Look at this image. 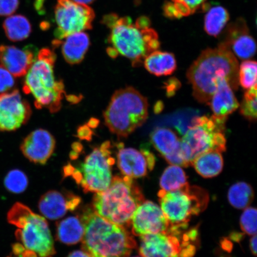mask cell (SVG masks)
Wrapping results in <instances>:
<instances>
[{
    "instance_id": "obj_1",
    "label": "cell",
    "mask_w": 257,
    "mask_h": 257,
    "mask_svg": "<svg viewBox=\"0 0 257 257\" xmlns=\"http://www.w3.org/2000/svg\"><path fill=\"white\" fill-rule=\"evenodd\" d=\"M239 63L235 56L223 43L208 48L192 64L186 76L191 83L193 95L197 101L208 105L221 78L227 80L233 90L239 87Z\"/></svg>"
},
{
    "instance_id": "obj_2",
    "label": "cell",
    "mask_w": 257,
    "mask_h": 257,
    "mask_svg": "<svg viewBox=\"0 0 257 257\" xmlns=\"http://www.w3.org/2000/svg\"><path fill=\"white\" fill-rule=\"evenodd\" d=\"M103 22L111 30L108 39L110 48L117 56L120 54L130 59L134 66L140 65L147 56L160 48L158 34L144 16L134 24L130 18L111 14L105 16Z\"/></svg>"
},
{
    "instance_id": "obj_3",
    "label": "cell",
    "mask_w": 257,
    "mask_h": 257,
    "mask_svg": "<svg viewBox=\"0 0 257 257\" xmlns=\"http://www.w3.org/2000/svg\"><path fill=\"white\" fill-rule=\"evenodd\" d=\"M81 220L82 250L90 257H130L137 246L126 228L106 220L91 209L83 213Z\"/></svg>"
},
{
    "instance_id": "obj_4",
    "label": "cell",
    "mask_w": 257,
    "mask_h": 257,
    "mask_svg": "<svg viewBox=\"0 0 257 257\" xmlns=\"http://www.w3.org/2000/svg\"><path fill=\"white\" fill-rule=\"evenodd\" d=\"M144 201L143 193L133 179L115 176L105 190L96 193L92 205L99 216L125 227L130 226L135 211Z\"/></svg>"
},
{
    "instance_id": "obj_5",
    "label": "cell",
    "mask_w": 257,
    "mask_h": 257,
    "mask_svg": "<svg viewBox=\"0 0 257 257\" xmlns=\"http://www.w3.org/2000/svg\"><path fill=\"white\" fill-rule=\"evenodd\" d=\"M56 60V54L52 50L47 48L41 49L26 74L23 86L26 94L33 95L35 107L47 108L51 113L60 110L65 94L62 80H56L54 75Z\"/></svg>"
},
{
    "instance_id": "obj_6",
    "label": "cell",
    "mask_w": 257,
    "mask_h": 257,
    "mask_svg": "<svg viewBox=\"0 0 257 257\" xmlns=\"http://www.w3.org/2000/svg\"><path fill=\"white\" fill-rule=\"evenodd\" d=\"M147 99L133 87L117 90L104 112L106 126L118 138H127L146 121Z\"/></svg>"
},
{
    "instance_id": "obj_7",
    "label": "cell",
    "mask_w": 257,
    "mask_h": 257,
    "mask_svg": "<svg viewBox=\"0 0 257 257\" xmlns=\"http://www.w3.org/2000/svg\"><path fill=\"white\" fill-rule=\"evenodd\" d=\"M8 220L18 228L16 238L27 251L39 257H52L55 254L53 237L44 217L17 202L9 211Z\"/></svg>"
},
{
    "instance_id": "obj_8",
    "label": "cell",
    "mask_w": 257,
    "mask_h": 257,
    "mask_svg": "<svg viewBox=\"0 0 257 257\" xmlns=\"http://www.w3.org/2000/svg\"><path fill=\"white\" fill-rule=\"evenodd\" d=\"M226 118L212 115L211 117H197L192 120L191 126L181 140L182 153L189 166L202 154L210 151L220 153L226 151L224 131Z\"/></svg>"
},
{
    "instance_id": "obj_9",
    "label": "cell",
    "mask_w": 257,
    "mask_h": 257,
    "mask_svg": "<svg viewBox=\"0 0 257 257\" xmlns=\"http://www.w3.org/2000/svg\"><path fill=\"white\" fill-rule=\"evenodd\" d=\"M111 149L110 141H105L95 148L78 168L70 164L65 166L64 176L71 177L85 192L105 190L111 182L112 167L115 163Z\"/></svg>"
},
{
    "instance_id": "obj_10",
    "label": "cell",
    "mask_w": 257,
    "mask_h": 257,
    "mask_svg": "<svg viewBox=\"0 0 257 257\" xmlns=\"http://www.w3.org/2000/svg\"><path fill=\"white\" fill-rule=\"evenodd\" d=\"M160 208L173 225L188 226L192 217L207 207L209 197L206 191L197 186L186 185L172 191H159Z\"/></svg>"
},
{
    "instance_id": "obj_11",
    "label": "cell",
    "mask_w": 257,
    "mask_h": 257,
    "mask_svg": "<svg viewBox=\"0 0 257 257\" xmlns=\"http://www.w3.org/2000/svg\"><path fill=\"white\" fill-rule=\"evenodd\" d=\"M95 13L88 5L79 4L72 0H57L55 20L57 28L54 36L57 40L76 32L91 30Z\"/></svg>"
},
{
    "instance_id": "obj_12",
    "label": "cell",
    "mask_w": 257,
    "mask_h": 257,
    "mask_svg": "<svg viewBox=\"0 0 257 257\" xmlns=\"http://www.w3.org/2000/svg\"><path fill=\"white\" fill-rule=\"evenodd\" d=\"M32 114L27 100L17 89L0 95V131H14L27 123Z\"/></svg>"
},
{
    "instance_id": "obj_13",
    "label": "cell",
    "mask_w": 257,
    "mask_h": 257,
    "mask_svg": "<svg viewBox=\"0 0 257 257\" xmlns=\"http://www.w3.org/2000/svg\"><path fill=\"white\" fill-rule=\"evenodd\" d=\"M131 224L136 236L168 232L171 224L158 205L150 201H144L137 208Z\"/></svg>"
},
{
    "instance_id": "obj_14",
    "label": "cell",
    "mask_w": 257,
    "mask_h": 257,
    "mask_svg": "<svg viewBox=\"0 0 257 257\" xmlns=\"http://www.w3.org/2000/svg\"><path fill=\"white\" fill-rule=\"evenodd\" d=\"M117 166L122 175L132 179L143 178L152 172L155 166L154 154L147 149L141 151L124 148L123 144L118 146Z\"/></svg>"
},
{
    "instance_id": "obj_15",
    "label": "cell",
    "mask_w": 257,
    "mask_h": 257,
    "mask_svg": "<svg viewBox=\"0 0 257 257\" xmlns=\"http://www.w3.org/2000/svg\"><path fill=\"white\" fill-rule=\"evenodd\" d=\"M55 147V138L49 132L40 128L25 138L21 149L31 162L45 165L53 155Z\"/></svg>"
},
{
    "instance_id": "obj_16",
    "label": "cell",
    "mask_w": 257,
    "mask_h": 257,
    "mask_svg": "<svg viewBox=\"0 0 257 257\" xmlns=\"http://www.w3.org/2000/svg\"><path fill=\"white\" fill-rule=\"evenodd\" d=\"M36 48L28 46L22 48L2 45L0 46L2 66L15 77L26 75L37 56Z\"/></svg>"
},
{
    "instance_id": "obj_17",
    "label": "cell",
    "mask_w": 257,
    "mask_h": 257,
    "mask_svg": "<svg viewBox=\"0 0 257 257\" xmlns=\"http://www.w3.org/2000/svg\"><path fill=\"white\" fill-rule=\"evenodd\" d=\"M153 146L171 165L189 166L182 153L181 140L172 130L157 128L150 136Z\"/></svg>"
},
{
    "instance_id": "obj_18",
    "label": "cell",
    "mask_w": 257,
    "mask_h": 257,
    "mask_svg": "<svg viewBox=\"0 0 257 257\" xmlns=\"http://www.w3.org/2000/svg\"><path fill=\"white\" fill-rule=\"evenodd\" d=\"M223 44L234 56L242 60L249 59L256 53L255 41L249 35L248 27L242 19H237L229 25Z\"/></svg>"
},
{
    "instance_id": "obj_19",
    "label": "cell",
    "mask_w": 257,
    "mask_h": 257,
    "mask_svg": "<svg viewBox=\"0 0 257 257\" xmlns=\"http://www.w3.org/2000/svg\"><path fill=\"white\" fill-rule=\"evenodd\" d=\"M81 199L72 193L62 194L56 191H48L42 196L39 209L43 216L50 220L62 218L69 211L78 207Z\"/></svg>"
},
{
    "instance_id": "obj_20",
    "label": "cell",
    "mask_w": 257,
    "mask_h": 257,
    "mask_svg": "<svg viewBox=\"0 0 257 257\" xmlns=\"http://www.w3.org/2000/svg\"><path fill=\"white\" fill-rule=\"evenodd\" d=\"M216 86V91L208 105H210L214 116L227 118L228 115L239 107V104L226 79L218 80Z\"/></svg>"
},
{
    "instance_id": "obj_21",
    "label": "cell",
    "mask_w": 257,
    "mask_h": 257,
    "mask_svg": "<svg viewBox=\"0 0 257 257\" xmlns=\"http://www.w3.org/2000/svg\"><path fill=\"white\" fill-rule=\"evenodd\" d=\"M63 40H54L53 46H62V54L67 63L77 64L82 62L90 46L89 35L83 32H76Z\"/></svg>"
},
{
    "instance_id": "obj_22",
    "label": "cell",
    "mask_w": 257,
    "mask_h": 257,
    "mask_svg": "<svg viewBox=\"0 0 257 257\" xmlns=\"http://www.w3.org/2000/svg\"><path fill=\"white\" fill-rule=\"evenodd\" d=\"M143 62L148 71L157 76L172 75L177 68L176 60L173 54L159 50L150 53Z\"/></svg>"
},
{
    "instance_id": "obj_23",
    "label": "cell",
    "mask_w": 257,
    "mask_h": 257,
    "mask_svg": "<svg viewBox=\"0 0 257 257\" xmlns=\"http://www.w3.org/2000/svg\"><path fill=\"white\" fill-rule=\"evenodd\" d=\"M223 165L222 155L217 151L202 154L191 163L198 174L205 178H214L219 175L222 171Z\"/></svg>"
},
{
    "instance_id": "obj_24",
    "label": "cell",
    "mask_w": 257,
    "mask_h": 257,
    "mask_svg": "<svg viewBox=\"0 0 257 257\" xmlns=\"http://www.w3.org/2000/svg\"><path fill=\"white\" fill-rule=\"evenodd\" d=\"M84 226L78 217H69L57 224V237L61 242L74 245L82 240Z\"/></svg>"
},
{
    "instance_id": "obj_25",
    "label": "cell",
    "mask_w": 257,
    "mask_h": 257,
    "mask_svg": "<svg viewBox=\"0 0 257 257\" xmlns=\"http://www.w3.org/2000/svg\"><path fill=\"white\" fill-rule=\"evenodd\" d=\"M208 0H170L164 6L167 17L179 19L207 9Z\"/></svg>"
},
{
    "instance_id": "obj_26",
    "label": "cell",
    "mask_w": 257,
    "mask_h": 257,
    "mask_svg": "<svg viewBox=\"0 0 257 257\" xmlns=\"http://www.w3.org/2000/svg\"><path fill=\"white\" fill-rule=\"evenodd\" d=\"M6 36L12 41H21L27 39L31 33L30 21L25 16L18 15L9 16L3 23Z\"/></svg>"
},
{
    "instance_id": "obj_27",
    "label": "cell",
    "mask_w": 257,
    "mask_h": 257,
    "mask_svg": "<svg viewBox=\"0 0 257 257\" xmlns=\"http://www.w3.org/2000/svg\"><path fill=\"white\" fill-rule=\"evenodd\" d=\"M229 14L221 6H215L209 9L204 19V30L213 37H217L229 21Z\"/></svg>"
},
{
    "instance_id": "obj_28",
    "label": "cell",
    "mask_w": 257,
    "mask_h": 257,
    "mask_svg": "<svg viewBox=\"0 0 257 257\" xmlns=\"http://www.w3.org/2000/svg\"><path fill=\"white\" fill-rule=\"evenodd\" d=\"M252 186L246 182H239L233 184L228 191V201L232 207L243 210L248 207L253 201Z\"/></svg>"
},
{
    "instance_id": "obj_29",
    "label": "cell",
    "mask_w": 257,
    "mask_h": 257,
    "mask_svg": "<svg viewBox=\"0 0 257 257\" xmlns=\"http://www.w3.org/2000/svg\"><path fill=\"white\" fill-rule=\"evenodd\" d=\"M188 184L187 176L181 166L171 165L164 171L160 180L161 189L172 191Z\"/></svg>"
},
{
    "instance_id": "obj_30",
    "label": "cell",
    "mask_w": 257,
    "mask_h": 257,
    "mask_svg": "<svg viewBox=\"0 0 257 257\" xmlns=\"http://www.w3.org/2000/svg\"><path fill=\"white\" fill-rule=\"evenodd\" d=\"M256 85L248 89L244 94L240 107V112L246 119L255 121L257 114Z\"/></svg>"
},
{
    "instance_id": "obj_31",
    "label": "cell",
    "mask_w": 257,
    "mask_h": 257,
    "mask_svg": "<svg viewBox=\"0 0 257 257\" xmlns=\"http://www.w3.org/2000/svg\"><path fill=\"white\" fill-rule=\"evenodd\" d=\"M256 62L251 60H246L239 66V83L244 89L256 85Z\"/></svg>"
},
{
    "instance_id": "obj_32",
    "label": "cell",
    "mask_w": 257,
    "mask_h": 257,
    "mask_svg": "<svg viewBox=\"0 0 257 257\" xmlns=\"http://www.w3.org/2000/svg\"><path fill=\"white\" fill-rule=\"evenodd\" d=\"M6 189L15 194H20L26 190L28 185L27 175L21 170L15 169L9 172L5 179Z\"/></svg>"
},
{
    "instance_id": "obj_33",
    "label": "cell",
    "mask_w": 257,
    "mask_h": 257,
    "mask_svg": "<svg viewBox=\"0 0 257 257\" xmlns=\"http://www.w3.org/2000/svg\"><path fill=\"white\" fill-rule=\"evenodd\" d=\"M256 209L246 208L240 218V225L244 233L253 236L256 234Z\"/></svg>"
},
{
    "instance_id": "obj_34",
    "label": "cell",
    "mask_w": 257,
    "mask_h": 257,
    "mask_svg": "<svg viewBox=\"0 0 257 257\" xmlns=\"http://www.w3.org/2000/svg\"><path fill=\"white\" fill-rule=\"evenodd\" d=\"M15 85L14 76L5 67L0 66V95L9 92Z\"/></svg>"
},
{
    "instance_id": "obj_35",
    "label": "cell",
    "mask_w": 257,
    "mask_h": 257,
    "mask_svg": "<svg viewBox=\"0 0 257 257\" xmlns=\"http://www.w3.org/2000/svg\"><path fill=\"white\" fill-rule=\"evenodd\" d=\"M19 6V0H0V16H11Z\"/></svg>"
},
{
    "instance_id": "obj_36",
    "label": "cell",
    "mask_w": 257,
    "mask_h": 257,
    "mask_svg": "<svg viewBox=\"0 0 257 257\" xmlns=\"http://www.w3.org/2000/svg\"><path fill=\"white\" fill-rule=\"evenodd\" d=\"M92 135L91 127L88 124L80 127L78 131V137L81 140L90 141L91 140Z\"/></svg>"
},
{
    "instance_id": "obj_37",
    "label": "cell",
    "mask_w": 257,
    "mask_h": 257,
    "mask_svg": "<svg viewBox=\"0 0 257 257\" xmlns=\"http://www.w3.org/2000/svg\"><path fill=\"white\" fill-rule=\"evenodd\" d=\"M256 234L253 235L250 240L249 247L253 255H256Z\"/></svg>"
},
{
    "instance_id": "obj_38",
    "label": "cell",
    "mask_w": 257,
    "mask_h": 257,
    "mask_svg": "<svg viewBox=\"0 0 257 257\" xmlns=\"http://www.w3.org/2000/svg\"><path fill=\"white\" fill-rule=\"evenodd\" d=\"M67 257H90L84 250H75L70 253Z\"/></svg>"
},
{
    "instance_id": "obj_39",
    "label": "cell",
    "mask_w": 257,
    "mask_h": 257,
    "mask_svg": "<svg viewBox=\"0 0 257 257\" xmlns=\"http://www.w3.org/2000/svg\"><path fill=\"white\" fill-rule=\"evenodd\" d=\"M72 1L79 3V4L87 5L91 4V3L95 2V0H72Z\"/></svg>"
},
{
    "instance_id": "obj_40",
    "label": "cell",
    "mask_w": 257,
    "mask_h": 257,
    "mask_svg": "<svg viewBox=\"0 0 257 257\" xmlns=\"http://www.w3.org/2000/svg\"><path fill=\"white\" fill-rule=\"evenodd\" d=\"M99 121L98 120L95 119V118H92V119L90 120L89 123H88V126L89 127H96L98 126Z\"/></svg>"
},
{
    "instance_id": "obj_41",
    "label": "cell",
    "mask_w": 257,
    "mask_h": 257,
    "mask_svg": "<svg viewBox=\"0 0 257 257\" xmlns=\"http://www.w3.org/2000/svg\"><path fill=\"white\" fill-rule=\"evenodd\" d=\"M134 257H141V256H134ZM143 257V256H142Z\"/></svg>"
},
{
    "instance_id": "obj_42",
    "label": "cell",
    "mask_w": 257,
    "mask_h": 257,
    "mask_svg": "<svg viewBox=\"0 0 257 257\" xmlns=\"http://www.w3.org/2000/svg\"><path fill=\"white\" fill-rule=\"evenodd\" d=\"M9 257H11V256H9Z\"/></svg>"
}]
</instances>
